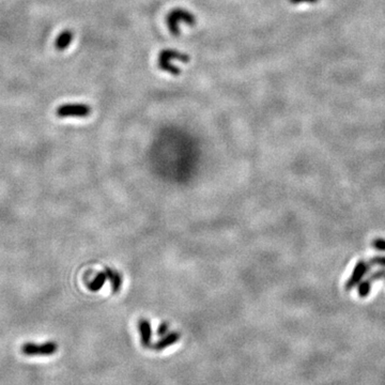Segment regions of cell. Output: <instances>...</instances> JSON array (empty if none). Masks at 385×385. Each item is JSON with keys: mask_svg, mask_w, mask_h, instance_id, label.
<instances>
[{"mask_svg": "<svg viewBox=\"0 0 385 385\" xmlns=\"http://www.w3.org/2000/svg\"><path fill=\"white\" fill-rule=\"evenodd\" d=\"M175 60L181 61L183 63H187L189 61V56L176 50H164L160 53L158 59L160 70L175 76L181 74V70L179 67L172 64V62Z\"/></svg>", "mask_w": 385, "mask_h": 385, "instance_id": "1", "label": "cell"}, {"mask_svg": "<svg viewBox=\"0 0 385 385\" xmlns=\"http://www.w3.org/2000/svg\"><path fill=\"white\" fill-rule=\"evenodd\" d=\"M197 22L195 15L184 9H175L171 11L166 19L169 31L173 35H179L181 31V24L194 26Z\"/></svg>", "mask_w": 385, "mask_h": 385, "instance_id": "2", "label": "cell"}, {"mask_svg": "<svg viewBox=\"0 0 385 385\" xmlns=\"http://www.w3.org/2000/svg\"><path fill=\"white\" fill-rule=\"evenodd\" d=\"M58 350V343L56 341H46L41 344L34 342H25L21 351L24 355L27 356H48L53 355Z\"/></svg>", "mask_w": 385, "mask_h": 385, "instance_id": "3", "label": "cell"}, {"mask_svg": "<svg viewBox=\"0 0 385 385\" xmlns=\"http://www.w3.org/2000/svg\"><path fill=\"white\" fill-rule=\"evenodd\" d=\"M91 113V107L87 104H64L59 106L56 110V114L59 118L77 117L85 118Z\"/></svg>", "mask_w": 385, "mask_h": 385, "instance_id": "4", "label": "cell"}, {"mask_svg": "<svg viewBox=\"0 0 385 385\" xmlns=\"http://www.w3.org/2000/svg\"><path fill=\"white\" fill-rule=\"evenodd\" d=\"M369 266L370 265L368 264V262L364 261V260H360V261L356 263L350 278L348 279V282L345 283L346 290H351V289H353L362 282L365 274L369 271Z\"/></svg>", "mask_w": 385, "mask_h": 385, "instance_id": "5", "label": "cell"}, {"mask_svg": "<svg viewBox=\"0 0 385 385\" xmlns=\"http://www.w3.org/2000/svg\"><path fill=\"white\" fill-rule=\"evenodd\" d=\"M180 339H181V334L179 332L167 333L166 335L162 336V338L152 345V349L156 351H162L164 349L168 348V346L175 344Z\"/></svg>", "mask_w": 385, "mask_h": 385, "instance_id": "6", "label": "cell"}, {"mask_svg": "<svg viewBox=\"0 0 385 385\" xmlns=\"http://www.w3.org/2000/svg\"><path fill=\"white\" fill-rule=\"evenodd\" d=\"M138 329L140 333V340L142 346H144V348H150V346H152V329L150 321L147 319H140L138 322Z\"/></svg>", "mask_w": 385, "mask_h": 385, "instance_id": "7", "label": "cell"}, {"mask_svg": "<svg viewBox=\"0 0 385 385\" xmlns=\"http://www.w3.org/2000/svg\"><path fill=\"white\" fill-rule=\"evenodd\" d=\"M105 273H106V275H107V279H109L110 281L112 291L114 293L119 292L121 290L122 284H123L122 275L119 272L114 271V270L109 268V267H105Z\"/></svg>", "mask_w": 385, "mask_h": 385, "instance_id": "8", "label": "cell"}, {"mask_svg": "<svg viewBox=\"0 0 385 385\" xmlns=\"http://www.w3.org/2000/svg\"><path fill=\"white\" fill-rule=\"evenodd\" d=\"M73 40V33L70 30L62 31L56 38L55 46L58 51H64L69 47Z\"/></svg>", "mask_w": 385, "mask_h": 385, "instance_id": "9", "label": "cell"}, {"mask_svg": "<svg viewBox=\"0 0 385 385\" xmlns=\"http://www.w3.org/2000/svg\"><path fill=\"white\" fill-rule=\"evenodd\" d=\"M106 281H107V275H106L105 272H100L98 275H96L92 281L88 284V288L91 291L96 292L102 289V287L105 285Z\"/></svg>", "mask_w": 385, "mask_h": 385, "instance_id": "10", "label": "cell"}, {"mask_svg": "<svg viewBox=\"0 0 385 385\" xmlns=\"http://www.w3.org/2000/svg\"><path fill=\"white\" fill-rule=\"evenodd\" d=\"M370 290H371V282L369 281L368 278L365 279V281H362L358 285V294L361 297L368 296L370 293Z\"/></svg>", "mask_w": 385, "mask_h": 385, "instance_id": "11", "label": "cell"}, {"mask_svg": "<svg viewBox=\"0 0 385 385\" xmlns=\"http://www.w3.org/2000/svg\"><path fill=\"white\" fill-rule=\"evenodd\" d=\"M372 247L377 250H381V252H385V240L384 239H374L371 243Z\"/></svg>", "mask_w": 385, "mask_h": 385, "instance_id": "12", "label": "cell"}, {"mask_svg": "<svg viewBox=\"0 0 385 385\" xmlns=\"http://www.w3.org/2000/svg\"><path fill=\"white\" fill-rule=\"evenodd\" d=\"M369 265H380L385 266V256H377L371 258L368 261Z\"/></svg>", "mask_w": 385, "mask_h": 385, "instance_id": "13", "label": "cell"}, {"mask_svg": "<svg viewBox=\"0 0 385 385\" xmlns=\"http://www.w3.org/2000/svg\"><path fill=\"white\" fill-rule=\"evenodd\" d=\"M384 276H385V270L382 268V270H379V271H377V272L370 274L368 279L372 283L374 281H380V279H383Z\"/></svg>", "mask_w": 385, "mask_h": 385, "instance_id": "14", "label": "cell"}, {"mask_svg": "<svg viewBox=\"0 0 385 385\" xmlns=\"http://www.w3.org/2000/svg\"><path fill=\"white\" fill-rule=\"evenodd\" d=\"M169 331V325L167 322H162L160 325H159V329H158V335L159 336H164L166 335Z\"/></svg>", "mask_w": 385, "mask_h": 385, "instance_id": "15", "label": "cell"}, {"mask_svg": "<svg viewBox=\"0 0 385 385\" xmlns=\"http://www.w3.org/2000/svg\"><path fill=\"white\" fill-rule=\"evenodd\" d=\"M292 5H300V4H315L318 0H289Z\"/></svg>", "mask_w": 385, "mask_h": 385, "instance_id": "16", "label": "cell"}, {"mask_svg": "<svg viewBox=\"0 0 385 385\" xmlns=\"http://www.w3.org/2000/svg\"><path fill=\"white\" fill-rule=\"evenodd\" d=\"M383 279H385V276H384V278H383Z\"/></svg>", "mask_w": 385, "mask_h": 385, "instance_id": "17", "label": "cell"}]
</instances>
